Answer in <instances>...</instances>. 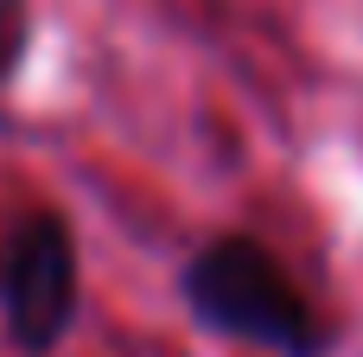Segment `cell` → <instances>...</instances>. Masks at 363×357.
Returning <instances> with one entry per match:
<instances>
[{
  "label": "cell",
  "mask_w": 363,
  "mask_h": 357,
  "mask_svg": "<svg viewBox=\"0 0 363 357\" xmlns=\"http://www.w3.org/2000/svg\"><path fill=\"white\" fill-rule=\"evenodd\" d=\"M185 307L242 345H262L274 357H325L332 326L319 307L300 294V281L274 262L268 243L255 236H217L185 262Z\"/></svg>",
  "instance_id": "1"
},
{
  "label": "cell",
  "mask_w": 363,
  "mask_h": 357,
  "mask_svg": "<svg viewBox=\"0 0 363 357\" xmlns=\"http://www.w3.org/2000/svg\"><path fill=\"white\" fill-rule=\"evenodd\" d=\"M0 319L19 351L45 357L77 319V243L57 211H32L0 243Z\"/></svg>",
  "instance_id": "2"
}]
</instances>
